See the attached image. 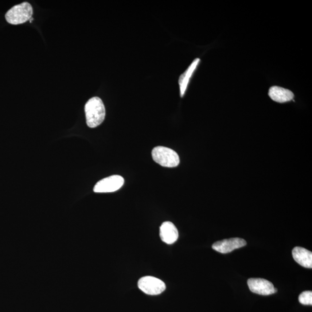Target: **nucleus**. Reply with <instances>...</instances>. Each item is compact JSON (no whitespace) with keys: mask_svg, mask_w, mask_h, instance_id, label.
<instances>
[{"mask_svg":"<svg viewBox=\"0 0 312 312\" xmlns=\"http://www.w3.org/2000/svg\"><path fill=\"white\" fill-rule=\"evenodd\" d=\"M269 96L275 102L284 103L294 99V94L289 90L278 87H272L270 89Z\"/></svg>","mask_w":312,"mask_h":312,"instance_id":"1a4fd4ad","label":"nucleus"},{"mask_svg":"<svg viewBox=\"0 0 312 312\" xmlns=\"http://www.w3.org/2000/svg\"><path fill=\"white\" fill-rule=\"evenodd\" d=\"M140 290L147 295H157L166 290V284L153 276H147L140 278L138 283Z\"/></svg>","mask_w":312,"mask_h":312,"instance_id":"20e7f679","label":"nucleus"},{"mask_svg":"<svg viewBox=\"0 0 312 312\" xmlns=\"http://www.w3.org/2000/svg\"><path fill=\"white\" fill-rule=\"evenodd\" d=\"M299 302L304 305H312V292L305 291L299 296Z\"/></svg>","mask_w":312,"mask_h":312,"instance_id":"f8f14e48","label":"nucleus"},{"mask_svg":"<svg viewBox=\"0 0 312 312\" xmlns=\"http://www.w3.org/2000/svg\"><path fill=\"white\" fill-rule=\"evenodd\" d=\"M249 289L254 293L269 295L275 293L278 290L270 281L260 278H251L248 280Z\"/></svg>","mask_w":312,"mask_h":312,"instance_id":"423d86ee","label":"nucleus"},{"mask_svg":"<svg viewBox=\"0 0 312 312\" xmlns=\"http://www.w3.org/2000/svg\"><path fill=\"white\" fill-rule=\"evenodd\" d=\"M124 179L119 175L105 178L96 183L93 191L95 193H112L119 190L123 186Z\"/></svg>","mask_w":312,"mask_h":312,"instance_id":"39448f33","label":"nucleus"},{"mask_svg":"<svg viewBox=\"0 0 312 312\" xmlns=\"http://www.w3.org/2000/svg\"><path fill=\"white\" fill-rule=\"evenodd\" d=\"M246 245H247V242L244 239L234 238V239L216 242L213 244L212 248L214 251L225 254L237 249L243 248Z\"/></svg>","mask_w":312,"mask_h":312,"instance_id":"0eeeda50","label":"nucleus"},{"mask_svg":"<svg viewBox=\"0 0 312 312\" xmlns=\"http://www.w3.org/2000/svg\"><path fill=\"white\" fill-rule=\"evenodd\" d=\"M33 9L28 2H24L15 6L7 12L6 19L11 25L23 24L32 18Z\"/></svg>","mask_w":312,"mask_h":312,"instance_id":"f03ea898","label":"nucleus"},{"mask_svg":"<svg viewBox=\"0 0 312 312\" xmlns=\"http://www.w3.org/2000/svg\"><path fill=\"white\" fill-rule=\"evenodd\" d=\"M153 161L159 165L169 168L176 167L180 163L176 151L164 146H157L151 152Z\"/></svg>","mask_w":312,"mask_h":312,"instance_id":"7ed1b4c3","label":"nucleus"},{"mask_svg":"<svg viewBox=\"0 0 312 312\" xmlns=\"http://www.w3.org/2000/svg\"><path fill=\"white\" fill-rule=\"evenodd\" d=\"M160 237L164 243L171 245L177 241L179 233L177 227L173 223L166 221L160 228Z\"/></svg>","mask_w":312,"mask_h":312,"instance_id":"6e6552de","label":"nucleus"},{"mask_svg":"<svg viewBox=\"0 0 312 312\" xmlns=\"http://www.w3.org/2000/svg\"><path fill=\"white\" fill-rule=\"evenodd\" d=\"M292 257L296 263L306 268H312V253L301 247H295L292 250Z\"/></svg>","mask_w":312,"mask_h":312,"instance_id":"9d476101","label":"nucleus"},{"mask_svg":"<svg viewBox=\"0 0 312 312\" xmlns=\"http://www.w3.org/2000/svg\"><path fill=\"white\" fill-rule=\"evenodd\" d=\"M87 123L90 128H96L104 122L105 118L104 104L98 97H93L85 104Z\"/></svg>","mask_w":312,"mask_h":312,"instance_id":"f257e3e1","label":"nucleus"},{"mask_svg":"<svg viewBox=\"0 0 312 312\" xmlns=\"http://www.w3.org/2000/svg\"><path fill=\"white\" fill-rule=\"evenodd\" d=\"M200 61V58H196V60H194L192 64L189 66V68L187 69L186 71L183 73L182 75H181L180 78H179V86H180L181 97L184 96L190 77H192L195 69H196Z\"/></svg>","mask_w":312,"mask_h":312,"instance_id":"9b49d317","label":"nucleus"}]
</instances>
